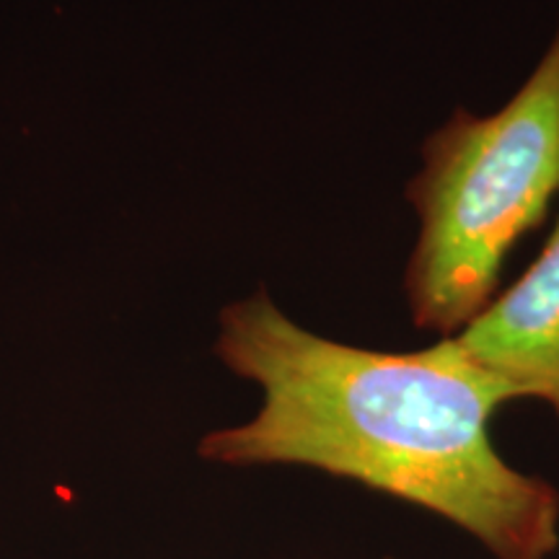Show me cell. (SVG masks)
<instances>
[{
	"mask_svg": "<svg viewBox=\"0 0 559 559\" xmlns=\"http://www.w3.org/2000/svg\"><path fill=\"white\" fill-rule=\"evenodd\" d=\"M215 355L257 383V415L207 432L198 453L223 466H306L440 515L492 559H551L559 492L515 469L489 436L513 391L443 337L415 353L326 340L270 293L221 311Z\"/></svg>",
	"mask_w": 559,
	"mask_h": 559,
	"instance_id": "cell-1",
	"label": "cell"
},
{
	"mask_svg": "<svg viewBox=\"0 0 559 559\" xmlns=\"http://www.w3.org/2000/svg\"><path fill=\"white\" fill-rule=\"evenodd\" d=\"M423 160L407 187L419 236L404 290L417 330L453 337L487 309L508 251L559 194V29L506 107L456 109Z\"/></svg>",
	"mask_w": 559,
	"mask_h": 559,
	"instance_id": "cell-2",
	"label": "cell"
},
{
	"mask_svg": "<svg viewBox=\"0 0 559 559\" xmlns=\"http://www.w3.org/2000/svg\"><path fill=\"white\" fill-rule=\"evenodd\" d=\"M453 337L515 400L547 402L559 419V221L519 283Z\"/></svg>",
	"mask_w": 559,
	"mask_h": 559,
	"instance_id": "cell-3",
	"label": "cell"
}]
</instances>
